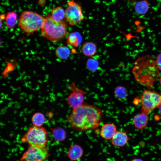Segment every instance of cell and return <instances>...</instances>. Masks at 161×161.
Wrapping results in <instances>:
<instances>
[{"mask_svg":"<svg viewBox=\"0 0 161 161\" xmlns=\"http://www.w3.org/2000/svg\"><path fill=\"white\" fill-rule=\"evenodd\" d=\"M82 40L80 34L78 32L70 33L66 37V43L70 45L78 47Z\"/></svg>","mask_w":161,"mask_h":161,"instance_id":"obj_15","label":"cell"},{"mask_svg":"<svg viewBox=\"0 0 161 161\" xmlns=\"http://www.w3.org/2000/svg\"><path fill=\"white\" fill-rule=\"evenodd\" d=\"M5 15L4 14H2L0 16L1 21L3 20L5 18Z\"/></svg>","mask_w":161,"mask_h":161,"instance_id":"obj_25","label":"cell"},{"mask_svg":"<svg viewBox=\"0 0 161 161\" xmlns=\"http://www.w3.org/2000/svg\"><path fill=\"white\" fill-rule=\"evenodd\" d=\"M129 140L126 132L117 131L111 139L112 144L117 147H122L126 145Z\"/></svg>","mask_w":161,"mask_h":161,"instance_id":"obj_11","label":"cell"},{"mask_svg":"<svg viewBox=\"0 0 161 161\" xmlns=\"http://www.w3.org/2000/svg\"><path fill=\"white\" fill-rule=\"evenodd\" d=\"M44 18L36 12L24 11L20 16L18 25L23 32L31 34L41 29Z\"/></svg>","mask_w":161,"mask_h":161,"instance_id":"obj_5","label":"cell"},{"mask_svg":"<svg viewBox=\"0 0 161 161\" xmlns=\"http://www.w3.org/2000/svg\"><path fill=\"white\" fill-rule=\"evenodd\" d=\"M83 154L82 148L79 145L75 144L71 146L68 149L67 156L71 160L76 161L80 159Z\"/></svg>","mask_w":161,"mask_h":161,"instance_id":"obj_12","label":"cell"},{"mask_svg":"<svg viewBox=\"0 0 161 161\" xmlns=\"http://www.w3.org/2000/svg\"><path fill=\"white\" fill-rule=\"evenodd\" d=\"M6 24L9 29H11L14 27L17 21V15L14 11L8 12L6 16Z\"/></svg>","mask_w":161,"mask_h":161,"instance_id":"obj_18","label":"cell"},{"mask_svg":"<svg viewBox=\"0 0 161 161\" xmlns=\"http://www.w3.org/2000/svg\"><path fill=\"white\" fill-rule=\"evenodd\" d=\"M114 94L115 96L117 99H123L128 96V92L125 87L122 86H118L115 88Z\"/></svg>","mask_w":161,"mask_h":161,"instance_id":"obj_22","label":"cell"},{"mask_svg":"<svg viewBox=\"0 0 161 161\" xmlns=\"http://www.w3.org/2000/svg\"><path fill=\"white\" fill-rule=\"evenodd\" d=\"M81 50L83 54L87 57H92L97 52V47L96 44L92 42H87L83 45Z\"/></svg>","mask_w":161,"mask_h":161,"instance_id":"obj_14","label":"cell"},{"mask_svg":"<svg viewBox=\"0 0 161 161\" xmlns=\"http://www.w3.org/2000/svg\"><path fill=\"white\" fill-rule=\"evenodd\" d=\"M49 156V151L47 147H29L22 154L20 161H45Z\"/></svg>","mask_w":161,"mask_h":161,"instance_id":"obj_8","label":"cell"},{"mask_svg":"<svg viewBox=\"0 0 161 161\" xmlns=\"http://www.w3.org/2000/svg\"><path fill=\"white\" fill-rule=\"evenodd\" d=\"M149 5L148 1L143 0L137 2L135 6V10L136 13L139 14H145L148 9Z\"/></svg>","mask_w":161,"mask_h":161,"instance_id":"obj_20","label":"cell"},{"mask_svg":"<svg viewBox=\"0 0 161 161\" xmlns=\"http://www.w3.org/2000/svg\"><path fill=\"white\" fill-rule=\"evenodd\" d=\"M155 62L158 69L161 71V53H159L157 56Z\"/></svg>","mask_w":161,"mask_h":161,"instance_id":"obj_24","label":"cell"},{"mask_svg":"<svg viewBox=\"0 0 161 161\" xmlns=\"http://www.w3.org/2000/svg\"><path fill=\"white\" fill-rule=\"evenodd\" d=\"M51 16L56 21L59 22L64 20L65 11L61 6L56 7L52 10Z\"/></svg>","mask_w":161,"mask_h":161,"instance_id":"obj_16","label":"cell"},{"mask_svg":"<svg viewBox=\"0 0 161 161\" xmlns=\"http://www.w3.org/2000/svg\"><path fill=\"white\" fill-rule=\"evenodd\" d=\"M48 138V132L46 128L32 125L29 127L20 140L29 147L44 148L47 147Z\"/></svg>","mask_w":161,"mask_h":161,"instance_id":"obj_4","label":"cell"},{"mask_svg":"<svg viewBox=\"0 0 161 161\" xmlns=\"http://www.w3.org/2000/svg\"><path fill=\"white\" fill-rule=\"evenodd\" d=\"M71 93L67 98V103L72 109L78 108L84 103V96L86 94V92L78 88L74 83L69 85Z\"/></svg>","mask_w":161,"mask_h":161,"instance_id":"obj_9","label":"cell"},{"mask_svg":"<svg viewBox=\"0 0 161 161\" xmlns=\"http://www.w3.org/2000/svg\"><path fill=\"white\" fill-rule=\"evenodd\" d=\"M140 102L142 112L148 114L161 105V95L154 91L144 90Z\"/></svg>","mask_w":161,"mask_h":161,"instance_id":"obj_6","label":"cell"},{"mask_svg":"<svg viewBox=\"0 0 161 161\" xmlns=\"http://www.w3.org/2000/svg\"><path fill=\"white\" fill-rule=\"evenodd\" d=\"M159 82H160V85L161 86V76L160 77V79Z\"/></svg>","mask_w":161,"mask_h":161,"instance_id":"obj_28","label":"cell"},{"mask_svg":"<svg viewBox=\"0 0 161 161\" xmlns=\"http://www.w3.org/2000/svg\"><path fill=\"white\" fill-rule=\"evenodd\" d=\"M45 121V118L43 114L40 112L35 113L31 117L32 125L38 127L43 126Z\"/></svg>","mask_w":161,"mask_h":161,"instance_id":"obj_17","label":"cell"},{"mask_svg":"<svg viewBox=\"0 0 161 161\" xmlns=\"http://www.w3.org/2000/svg\"><path fill=\"white\" fill-rule=\"evenodd\" d=\"M67 24L65 20L57 22L54 20L51 16L44 18L41 29V34L44 38L51 41L62 40L66 36Z\"/></svg>","mask_w":161,"mask_h":161,"instance_id":"obj_3","label":"cell"},{"mask_svg":"<svg viewBox=\"0 0 161 161\" xmlns=\"http://www.w3.org/2000/svg\"><path fill=\"white\" fill-rule=\"evenodd\" d=\"M159 112L160 115L161 116V105L159 107Z\"/></svg>","mask_w":161,"mask_h":161,"instance_id":"obj_27","label":"cell"},{"mask_svg":"<svg viewBox=\"0 0 161 161\" xmlns=\"http://www.w3.org/2000/svg\"><path fill=\"white\" fill-rule=\"evenodd\" d=\"M149 117L148 114L142 112L134 115L133 122L134 126L138 129H142L147 126Z\"/></svg>","mask_w":161,"mask_h":161,"instance_id":"obj_13","label":"cell"},{"mask_svg":"<svg viewBox=\"0 0 161 161\" xmlns=\"http://www.w3.org/2000/svg\"><path fill=\"white\" fill-rule=\"evenodd\" d=\"M159 70L154 58L147 55L136 60L132 72L137 83L150 89L159 77Z\"/></svg>","mask_w":161,"mask_h":161,"instance_id":"obj_2","label":"cell"},{"mask_svg":"<svg viewBox=\"0 0 161 161\" xmlns=\"http://www.w3.org/2000/svg\"><path fill=\"white\" fill-rule=\"evenodd\" d=\"M131 161H144L142 159H140L135 158L132 160Z\"/></svg>","mask_w":161,"mask_h":161,"instance_id":"obj_26","label":"cell"},{"mask_svg":"<svg viewBox=\"0 0 161 161\" xmlns=\"http://www.w3.org/2000/svg\"><path fill=\"white\" fill-rule=\"evenodd\" d=\"M103 115L102 110L99 107L84 103L80 107L72 109L67 120L74 130L85 131L98 127Z\"/></svg>","mask_w":161,"mask_h":161,"instance_id":"obj_1","label":"cell"},{"mask_svg":"<svg viewBox=\"0 0 161 161\" xmlns=\"http://www.w3.org/2000/svg\"><path fill=\"white\" fill-rule=\"evenodd\" d=\"M98 62L93 58L88 59L86 63V66L89 71L92 72L96 70L98 66Z\"/></svg>","mask_w":161,"mask_h":161,"instance_id":"obj_23","label":"cell"},{"mask_svg":"<svg viewBox=\"0 0 161 161\" xmlns=\"http://www.w3.org/2000/svg\"><path fill=\"white\" fill-rule=\"evenodd\" d=\"M52 133L55 139L60 141H63L66 137V132L61 127H57L53 129Z\"/></svg>","mask_w":161,"mask_h":161,"instance_id":"obj_21","label":"cell"},{"mask_svg":"<svg viewBox=\"0 0 161 161\" xmlns=\"http://www.w3.org/2000/svg\"><path fill=\"white\" fill-rule=\"evenodd\" d=\"M117 131V127L115 124L107 123L103 124L101 127L100 135L103 138L109 140L112 139Z\"/></svg>","mask_w":161,"mask_h":161,"instance_id":"obj_10","label":"cell"},{"mask_svg":"<svg viewBox=\"0 0 161 161\" xmlns=\"http://www.w3.org/2000/svg\"><path fill=\"white\" fill-rule=\"evenodd\" d=\"M65 11V18L71 26L76 25L84 19L80 6L74 0L68 1Z\"/></svg>","mask_w":161,"mask_h":161,"instance_id":"obj_7","label":"cell"},{"mask_svg":"<svg viewBox=\"0 0 161 161\" xmlns=\"http://www.w3.org/2000/svg\"><path fill=\"white\" fill-rule=\"evenodd\" d=\"M57 57L61 59L68 58L70 55L69 49L66 46H61L57 47L55 51Z\"/></svg>","mask_w":161,"mask_h":161,"instance_id":"obj_19","label":"cell"}]
</instances>
